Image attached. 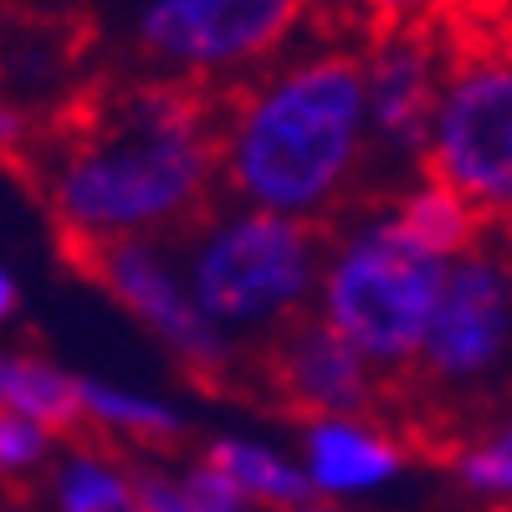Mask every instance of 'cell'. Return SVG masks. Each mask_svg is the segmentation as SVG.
Wrapping results in <instances>:
<instances>
[{"instance_id":"obj_19","label":"cell","mask_w":512,"mask_h":512,"mask_svg":"<svg viewBox=\"0 0 512 512\" xmlns=\"http://www.w3.org/2000/svg\"><path fill=\"white\" fill-rule=\"evenodd\" d=\"M180 482H185V492H190V502H195L200 512H251L246 492H241L226 472H216L205 456L190 461V466H180Z\"/></svg>"},{"instance_id":"obj_7","label":"cell","mask_w":512,"mask_h":512,"mask_svg":"<svg viewBox=\"0 0 512 512\" xmlns=\"http://www.w3.org/2000/svg\"><path fill=\"white\" fill-rule=\"evenodd\" d=\"M425 175L456 190L477 216L512 221V52H472L446 67L425 139Z\"/></svg>"},{"instance_id":"obj_18","label":"cell","mask_w":512,"mask_h":512,"mask_svg":"<svg viewBox=\"0 0 512 512\" xmlns=\"http://www.w3.org/2000/svg\"><path fill=\"white\" fill-rule=\"evenodd\" d=\"M57 451V436L36 420H21V415H6L0 410V477H31L36 466H47Z\"/></svg>"},{"instance_id":"obj_14","label":"cell","mask_w":512,"mask_h":512,"mask_svg":"<svg viewBox=\"0 0 512 512\" xmlns=\"http://www.w3.org/2000/svg\"><path fill=\"white\" fill-rule=\"evenodd\" d=\"M82 420L113 441H139V446H169L185 436V410L169 405L134 384H113L82 374Z\"/></svg>"},{"instance_id":"obj_13","label":"cell","mask_w":512,"mask_h":512,"mask_svg":"<svg viewBox=\"0 0 512 512\" xmlns=\"http://www.w3.org/2000/svg\"><path fill=\"white\" fill-rule=\"evenodd\" d=\"M0 410L47 425L52 436L82 431V374L41 354H0Z\"/></svg>"},{"instance_id":"obj_2","label":"cell","mask_w":512,"mask_h":512,"mask_svg":"<svg viewBox=\"0 0 512 512\" xmlns=\"http://www.w3.org/2000/svg\"><path fill=\"white\" fill-rule=\"evenodd\" d=\"M374 169L364 52L287 47L221 108V185L231 205L323 226Z\"/></svg>"},{"instance_id":"obj_26","label":"cell","mask_w":512,"mask_h":512,"mask_svg":"<svg viewBox=\"0 0 512 512\" xmlns=\"http://www.w3.org/2000/svg\"><path fill=\"white\" fill-rule=\"evenodd\" d=\"M0 512H16V507H0Z\"/></svg>"},{"instance_id":"obj_22","label":"cell","mask_w":512,"mask_h":512,"mask_svg":"<svg viewBox=\"0 0 512 512\" xmlns=\"http://www.w3.org/2000/svg\"><path fill=\"white\" fill-rule=\"evenodd\" d=\"M26 144H31V123H26V113L0 103V154H21Z\"/></svg>"},{"instance_id":"obj_5","label":"cell","mask_w":512,"mask_h":512,"mask_svg":"<svg viewBox=\"0 0 512 512\" xmlns=\"http://www.w3.org/2000/svg\"><path fill=\"white\" fill-rule=\"evenodd\" d=\"M441 425L487 420L512 395V262L502 246H477L451 262L436 318L405 384Z\"/></svg>"},{"instance_id":"obj_10","label":"cell","mask_w":512,"mask_h":512,"mask_svg":"<svg viewBox=\"0 0 512 512\" xmlns=\"http://www.w3.org/2000/svg\"><path fill=\"white\" fill-rule=\"evenodd\" d=\"M256 354H262V374L272 384V395H282L287 410H297V420L369 415L379 395L390 390L384 374L354 344H344L318 313H303L297 323H287Z\"/></svg>"},{"instance_id":"obj_24","label":"cell","mask_w":512,"mask_h":512,"mask_svg":"<svg viewBox=\"0 0 512 512\" xmlns=\"http://www.w3.org/2000/svg\"><path fill=\"white\" fill-rule=\"evenodd\" d=\"M308 512H359V507H338V502H313Z\"/></svg>"},{"instance_id":"obj_8","label":"cell","mask_w":512,"mask_h":512,"mask_svg":"<svg viewBox=\"0 0 512 512\" xmlns=\"http://www.w3.org/2000/svg\"><path fill=\"white\" fill-rule=\"evenodd\" d=\"M82 272H88L144 333H154L195 379L221 384L236 369L241 349L200 313L175 241L93 246V251H82Z\"/></svg>"},{"instance_id":"obj_23","label":"cell","mask_w":512,"mask_h":512,"mask_svg":"<svg viewBox=\"0 0 512 512\" xmlns=\"http://www.w3.org/2000/svg\"><path fill=\"white\" fill-rule=\"evenodd\" d=\"M16 308H21V282L11 267H0V323H11Z\"/></svg>"},{"instance_id":"obj_20","label":"cell","mask_w":512,"mask_h":512,"mask_svg":"<svg viewBox=\"0 0 512 512\" xmlns=\"http://www.w3.org/2000/svg\"><path fill=\"white\" fill-rule=\"evenodd\" d=\"M134 497H139V512H200L180 482V466H134Z\"/></svg>"},{"instance_id":"obj_12","label":"cell","mask_w":512,"mask_h":512,"mask_svg":"<svg viewBox=\"0 0 512 512\" xmlns=\"http://www.w3.org/2000/svg\"><path fill=\"white\" fill-rule=\"evenodd\" d=\"M216 472H226L251 507H267V512H308L318 497H313V482L303 472V461L267 446V441H251V436H216L205 451H200Z\"/></svg>"},{"instance_id":"obj_16","label":"cell","mask_w":512,"mask_h":512,"mask_svg":"<svg viewBox=\"0 0 512 512\" xmlns=\"http://www.w3.org/2000/svg\"><path fill=\"white\" fill-rule=\"evenodd\" d=\"M47 497H52V512H139L134 466L98 446H77L57 456Z\"/></svg>"},{"instance_id":"obj_11","label":"cell","mask_w":512,"mask_h":512,"mask_svg":"<svg viewBox=\"0 0 512 512\" xmlns=\"http://www.w3.org/2000/svg\"><path fill=\"white\" fill-rule=\"evenodd\" d=\"M297 461H303L318 502L354 507L359 497L395 487L410 466V451L374 415H323L297 420Z\"/></svg>"},{"instance_id":"obj_4","label":"cell","mask_w":512,"mask_h":512,"mask_svg":"<svg viewBox=\"0 0 512 512\" xmlns=\"http://www.w3.org/2000/svg\"><path fill=\"white\" fill-rule=\"evenodd\" d=\"M446 277H451L446 256L425 251L390 216V205H379L349 221L338 236H328L313 313L344 344H354L395 390L420 359Z\"/></svg>"},{"instance_id":"obj_25","label":"cell","mask_w":512,"mask_h":512,"mask_svg":"<svg viewBox=\"0 0 512 512\" xmlns=\"http://www.w3.org/2000/svg\"><path fill=\"white\" fill-rule=\"evenodd\" d=\"M502 251H507V262H512V221H507V236H502Z\"/></svg>"},{"instance_id":"obj_21","label":"cell","mask_w":512,"mask_h":512,"mask_svg":"<svg viewBox=\"0 0 512 512\" xmlns=\"http://www.w3.org/2000/svg\"><path fill=\"white\" fill-rule=\"evenodd\" d=\"M359 11L369 21H384L390 31H400V26H415V16L425 11V0H359Z\"/></svg>"},{"instance_id":"obj_6","label":"cell","mask_w":512,"mask_h":512,"mask_svg":"<svg viewBox=\"0 0 512 512\" xmlns=\"http://www.w3.org/2000/svg\"><path fill=\"white\" fill-rule=\"evenodd\" d=\"M303 16L308 0H128V47L154 82L241 88L292 47Z\"/></svg>"},{"instance_id":"obj_17","label":"cell","mask_w":512,"mask_h":512,"mask_svg":"<svg viewBox=\"0 0 512 512\" xmlns=\"http://www.w3.org/2000/svg\"><path fill=\"white\" fill-rule=\"evenodd\" d=\"M451 477L487 502H512V415L487 420L472 441L451 451Z\"/></svg>"},{"instance_id":"obj_15","label":"cell","mask_w":512,"mask_h":512,"mask_svg":"<svg viewBox=\"0 0 512 512\" xmlns=\"http://www.w3.org/2000/svg\"><path fill=\"white\" fill-rule=\"evenodd\" d=\"M390 216H395L425 251L446 256V262H456V256L477 251V246H487V241H482L487 221H482L456 190H446V185L431 180V175L410 180V185L390 200Z\"/></svg>"},{"instance_id":"obj_3","label":"cell","mask_w":512,"mask_h":512,"mask_svg":"<svg viewBox=\"0 0 512 512\" xmlns=\"http://www.w3.org/2000/svg\"><path fill=\"white\" fill-rule=\"evenodd\" d=\"M180 262L200 313L231 344L262 349L272 338L313 313L328 236L323 226L267 216L251 205H226L195 221L180 241Z\"/></svg>"},{"instance_id":"obj_1","label":"cell","mask_w":512,"mask_h":512,"mask_svg":"<svg viewBox=\"0 0 512 512\" xmlns=\"http://www.w3.org/2000/svg\"><path fill=\"white\" fill-rule=\"evenodd\" d=\"M221 185V113L180 82H134L57 139L41 200L82 251L169 241L210 216Z\"/></svg>"},{"instance_id":"obj_9","label":"cell","mask_w":512,"mask_h":512,"mask_svg":"<svg viewBox=\"0 0 512 512\" xmlns=\"http://www.w3.org/2000/svg\"><path fill=\"white\" fill-rule=\"evenodd\" d=\"M446 82V57L436 41L400 26L384 31L364 47V98H369V134H374V159L384 164H420L425 169V139H431V118L441 103Z\"/></svg>"}]
</instances>
